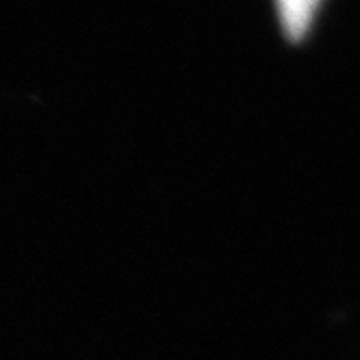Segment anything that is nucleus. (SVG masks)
Listing matches in <instances>:
<instances>
[{"instance_id":"nucleus-1","label":"nucleus","mask_w":360,"mask_h":360,"mask_svg":"<svg viewBox=\"0 0 360 360\" xmlns=\"http://www.w3.org/2000/svg\"><path fill=\"white\" fill-rule=\"evenodd\" d=\"M280 27L287 39L300 41L308 35L317 20L319 7L323 0H274Z\"/></svg>"}]
</instances>
